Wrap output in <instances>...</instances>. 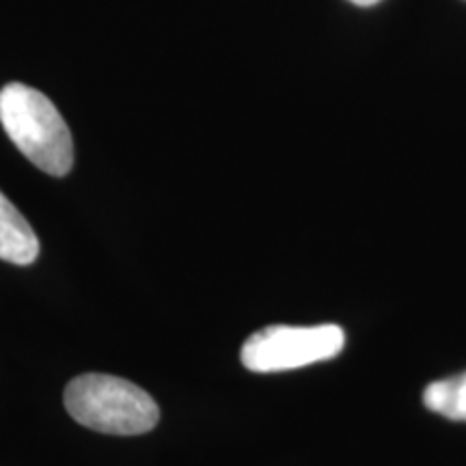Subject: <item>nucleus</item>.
Wrapping results in <instances>:
<instances>
[{"instance_id": "f257e3e1", "label": "nucleus", "mask_w": 466, "mask_h": 466, "mask_svg": "<svg viewBox=\"0 0 466 466\" xmlns=\"http://www.w3.org/2000/svg\"><path fill=\"white\" fill-rule=\"evenodd\" d=\"M0 124L35 167L63 177L74 167L72 132L42 91L22 83L0 89Z\"/></svg>"}, {"instance_id": "7ed1b4c3", "label": "nucleus", "mask_w": 466, "mask_h": 466, "mask_svg": "<svg viewBox=\"0 0 466 466\" xmlns=\"http://www.w3.org/2000/svg\"><path fill=\"white\" fill-rule=\"evenodd\" d=\"M343 346L346 333L337 324H272L244 341L240 360L255 374H277L335 359Z\"/></svg>"}, {"instance_id": "f03ea898", "label": "nucleus", "mask_w": 466, "mask_h": 466, "mask_svg": "<svg viewBox=\"0 0 466 466\" xmlns=\"http://www.w3.org/2000/svg\"><path fill=\"white\" fill-rule=\"evenodd\" d=\"M66 408L85 428L104 434H145L158 425L160 410L138 384L108 374H83L66 389Z\"/></svg>"}, {"instance_id": "20e7f679", "label": "nucleus", "mask_w": 466, "mask_h": 466, "mask_svg": "<svg viewBox=\"0 0 466 466\" xmlns=\"http://www.w3.org/2000/svg\"><path fill=\"white\" fill-rule=\"evenodd\" d=\"M39 258V240L20 209L0 192V259L28 266Z\"/></svg>"}, {"instance_id": "39448f33", "label": "nucleus", "mask_w": 466, "mask_h": 466, "mask_svg": "<svg viewBox=\"0 0 466 466\" xmlns=\"http://www.w3.org/2000/svg\"><path fill=\"white\" fill-rule=\"evenodd\" d=\"M423 404L451 421H466V371L430 382L423 391Z\"/></svg>"}, {"instance_id": "423d86ee", "label": "nucleus", "mask_w": 466, "mask_h": 466, "mask_svg": "<svg viewBox=\"0 0 466 466\" xmlns=\"http://www.w3.org/2000/svg\"><path fill=\"white\" fill-rule=\"evenodd\" d=\"M352 5H359V7H371V5H378L380 0H350Z\"/></svg>"}]
</instances>
